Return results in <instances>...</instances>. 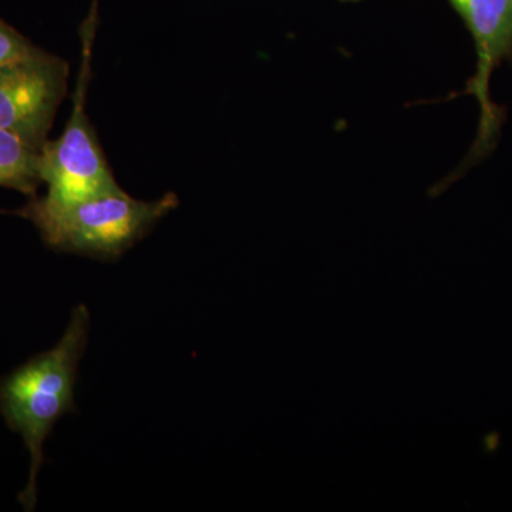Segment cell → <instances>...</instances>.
Masks as SVG:
<instances>
[{"label": "cell", "instance_id": "cell-1", "mask_svg": "<svg viewBox=\"0 0 512 512\" xmlns=\"http://www.w3.org/2000/svg\"><path fill=\"white\" fill-rule=\"evenodd\" d=\"M89 333V309L76 306L57 345L0 380V414L22 437L30 454L28 484L19 497L26 511L35 510L37 476L45 461L43 447L50 431L63 416L77 412L74 387Z\"/></svg>", "mask_w": 512, "mask_h": 512}, {"label": "cell", "instance_id": "cell-2", "mask_svg": "<svg viewBox=\"0 0 512 512\" xmlns=\"http://www.w3.org/2000/svg\"><path fill=\"white\" fill-rule=\"evenodd\" d=\"M180 205L174 192L136 200L123 188L100 192L63 207L30 201L15 214L32 222L50 248L96 259H116L134 247Z\"/></svg>", "mask_w": 512, "mask_h": 512}, {"label": "cell", "instance_id": "cell-3", "mask_svg": "<svg viewBox=\"0 0 512 512\" xmlns=\"http://www.w3.org/2000/svg\"><path fill=\"white\" fill-rule=\"evenodd\" d=\"M94 32L96 2L92 15L83 25L82 69L73 94L69 123L62 136L55 141H47L40 150V175L47 191L43 197L30 198L40 207H63L120 187L86 113L87 86L92 76Z\"/></svg>", "mask_w": 512, "mask_h": 512}, {"label": "cell", "instance_id": "cell-4", "mask_svg": "<svg viewBox=\"0 0 512 512\" xmlns=\"http://www.w3.org/2000/svg\"><path fill=\"white\" fill-rule=\"evenodd\" d=\"M69 63L32 46L0 66V128L42 150L66 96Z\"/></svg>", "mask_w": 512, "mask_h": 512}, {"label": "cell", "instance_id": "cell-5", "mask_svg": "<svg viewBox=\"0 0 512 512\" xmlns=\"http://www.w3.org/2000/svg\"><path fill=\"white\" fill-rule=\"evenodd\" d=\"M463 18L476 43L477 73L468 82L467 93L480 101L481 120L476 146L471 157H480L493 147L503 117L491 101L488 84L494 70L512 59L511 0H450Z\"/></svg>", "mask_w": 512, "mask_h": 512}, {"label": "cell", "instance_id": "cell-6", "mask_svg": "<svg viewBox=\"0 0 512 512\" xmlns=\"http://www.w3.org/2000/svg\"><path fill=\"white\" fill-rule=\"evenodd\" d=\"M42 184L40 150L0 128V187L35 198Z\"/></svg>", "mask_w": 512, "mask_h": 512}, {"label": "cell", "instance_id": "cell-7", "mask_svg": "<svg viewBox=\"0 0 512 512\" xmlns=\"http://www.w3.org/2000/svg\"><path fill=\"white\" fill-rule=\"evenodd\" d=\"M32 46L22 33L0 20V66L28 52Z\"/></svg>", "mask_w": 512, "mask_h": 512}, {"label": "cell", "instance_id": "cell-8", "mask_svg": "<svg viewBox=\"0 0 512 512\" xmlns=\"http://www.w3.org/2000/svg\"><path fill=\"white\" fill-rule=\"evenodd\" d=\"M346 2H352V0H346ZM353 2H355V0H353Z\"/></svg>", "mask_w": 512, "mask_h": 512}, {"label": "cell", "instance_id": "cell-9", "mask_svg": "<svg viewBox=\"0 0 512 512\" xmlns=\"http://www.w3.org/2000/svg\"><path fill=\"white\" fill-rule=\"evenodd\" d=\"M511 2H512V0H511Z\"/></svg>", "mask_w": 512, "mask_h": 512}]
</instances>
